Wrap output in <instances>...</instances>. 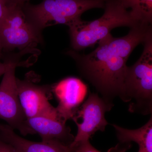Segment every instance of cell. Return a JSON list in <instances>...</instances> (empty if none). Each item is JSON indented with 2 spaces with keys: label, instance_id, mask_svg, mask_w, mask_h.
Wrapping results in <instances>:
<instances>
[{
  "label": "cell",
  "instance_id": "obj_19",
  "mask_svg": "<svg viewBox=\"0 0 152 152\" xmlns=\"http://www.w3.org/2000/svg\"><path fill=\"white\" fill-rule=\"evenodd\" d=\"M9 6L13 5H23L26 3L24 0H7Z\"/></svg>",
  "mask_w": 152,
  "mask_h": 152
},
{
  "label": "cell",
  "instance_id": "obj_7",
  "mask_svg": "<svg viewBox=\"0 0 152 152\" xmlns=\"http://www.w3.org/2000/svg\"><path fill=\"white\" fill-rule=\"evenodd\" d=\"M114 106L113 102L100 97L98 93H90L88 97L81 106L79 107L73 120L82 119V122H75L77 126V133L71 144L89 139L96 132H104L108 123L105 115Z\"/></svg>",
  "mask_w": 152,
  "mask_h": 152
},
{
  "label": "cell",
  "instance_id": "obj_14",
  "mask_svg": "<svg viewBox=\"0 0 152 152\" xmlns=\"http://www.w3.org/2000/svg\"><path fill=\"white\" fill-rule=\"evenodd\" d=\"M70 146L74 152H101L91 145L89 140L71 144Z\"/></svg>",
  "mask_w": 152,
  "mask_h": 152
},
{
  "label": "cell",
  "instance_id": "obj_9",
  "mask_svg": "<svg viewBox=\"0 0 152 152\" xmlns=\"http://www.w3.org/2000/svg\"><path fill=\"white\" fill-rule=\"evenodd\" d=\"M85 85L77 78L69 77L53 85V92L58 102L56 109L60 118L66 122L73 119L82 102Z\"/></svg>",
  "mask_w": 152,
  "mask_h": 152
},
{
  "label": "cell",
  "instance_id": "obj_20",
  "mask_svg": "<svg viewBox=\"0 0 152 152\" xmlns=\"http://www.w3.org/2000/svg\"><path fill=\"white\" fill-rule=\"evenodd\" d=\"M24 1L26 3L27 2H28V1H29V0H24Z\"/></svg>",
  "mask_w": 152,
  "mask_h": 152
},
{
  "label": "cell",
  "instance_id": "obj_21",
  "mask_svg": "<svg viewBox=\"0 0 152 152\" xmlns=\"http://www.w3.org/2000/svg\"><path fill=\"white\" fill-rule=\"evenodd\" d=\"M72 152H74L73 151L72 149Z\"/></svg>",
  "mask_w": 152,
  "mask_h": 152
},
{
  "label": "cell",
  "instance_id": "obj_2",
  "mask_svg": "<svg viewBox=\"0 0 152 152\" xmlns=\"http://www.w3.org/2000/svg\"><path fill=\"white\" fill-rule=\"evenodd\" d=\"M104 12L99 18L92 21H80L69 27L71 46L78 51L92 47L111 34L115 28L134 27L142 25L132 16L119 0H107Z\"/></svg>",
  "mask_w": 152,
  "mask_h": 152
},
{
  "label": "cell",
  "instance_id": "obj_1",
  "mask_svg": "<svg viewBox=\"0 0 152 152\" xmlns=\"http://www.w3.org/2000/svg\"><path fill=\"white\" fill-rule=\"evenodd\" d=\"M151 35L152 25H141L131 28L123 37L115 38L110 34L88 54H80L73 50L66 54L75 60L81 75L96 88L102 97L113 102L116 97L122 99L129 57Z\"/></svg>",
  "mask_w": 152,
  "mask_h": 152
},
{
  "label": "cell",
  "instance_id": "obj_11",
  "mask_svg": "<svg viewBox=\"0 0 152 152\" xmlns=\"http://www.w3.org/2000/svg\"><path fill=\"white\" fill-rule=\"evenodd\" d=\"M26 123L34 134H39L42 141L58 140L70 145L75 138L70 128L61 120L38 116L27 119Z\"/></svg>",
  "mask_w": 152,
  "mask_h": 152
},
{
  "label": "cell",
  "instance_id": "obj_4",
  "mask_svg": "<svg viewBox=\"0 0 152 152\" xmlns=\"http://www.w3.org/2000/svg\"><path fill=\"white\" fill-rule=\"evenodd\" d=\"M143 44L140 58L127 68L122 100L130 103L131 113L147 115L152 112V35Z\"/></svg>",
  "mask_w": 152,
  "mask_h": 152
},
{
  "label": "cell",
  "instance_id": "obj_6",
  "mask_svg": "<svg viewBox=\"0 0 152 152\" xmlns=\"http://www.w3.org/2000/svg\"><path fill=\"white\" fill-rule=\"evenodd\" d=\"M19 65L18 61H14L3 75L0 84V119L23 135L34 134L27 124L19 100L15 74L16 68Z\"/></svg>",
  "mask_w": 152,
  "mask_h": 152
},
{
  "label": "cell",
  "instance_id": "obj_12",
  "mask_svg": "<svg viewBox=\"0 0 152 152\" xmlns=\"http://www.w3.org/2000/svg\"><path fill=\"white\" fill-rule=\"evenodd\" d=\"M113 126L120 143L135 142L139 146L138 152H152V116L145 124L137 129H128L115 124Z\"/></svg>",
  "mask_w": 152,
  "mask_h": 152
},
{
  "label": "cell",
  "instance_id": "obj_18",
  "mask_svg": "<svg viewBox=\"0 0 152 152\" xmlns=\"http://www.w3.org/2000/svg\"><path fill=\"white\" fill-rule=\"evenodd\" d=\"M14 61L8 60L2 62L0 61V77L4 75Z\"/></svg>",
  "mask_w": 152,
  "mask_h": 152
},
{
  "label": "cell",
  "instance_id": "obj_15",
  "mask_svg": "<svg viewBox=\"0 0 152 152\" xmlns=\"http://www.w3.org/2000/svg\"><path fill=\"white\" fill-rule=\"evenodd\" d=\"M130 146V143H120L114 148L110 149L107 152H126Z\"/></svg>",
  "mask_w": 152,
  "mask_h": 152
},
{
  "label": "cell",
  "instance_id": "obj_13",
  "mask_svg": "<svg viewBox=\"0 0 152 152\" xmlns=\"http://www.w3.org/2000/svg\"><path fill=\"white\" fill-rule=\"evenodd\" d=\"M126 9H130L134 18L142 25H152V0H119Z\"/></svg>",
  "mask_w": 152,
  "mask_h": 152
},
{
  "label": "cell",
  "instance_id": "obj_10",
  "mask_svg": "<svg viewBox=\"0 0 152 152\" xmlns=\"http://www.w3.org/2000/svg\"><path fill=\"white\" fill-rule=\"evenodd\" d=\"M8 125L0 124V139L18 152H72L70 146L58 140L35 142L18 135Z\"/></svg>",
  "mask_w": 152,
  "mask_h": 152
},
{
  "label": "cell",
  "instance_id": "obj_3",
  "mask_svg": "<svg viewBox=\"0 0 152 152\" xmlns=\"http://www.w3.org/2000/svg\"><path fill=\"white\" fill-rule=\"evenodd\" d=\"M107 0H43L37 5L25 3L23 10L28 21L38 30L57 24L69 27L81 20L91 9L104 7Z\"/></svg>",
  "mask_w": 152,
  "mask_h": 152
},
{
  "label": "cell",
  "instance_id": "obj_17",
  "mask_svg": "<svg viewBox=\"0 0 152 152\" xmlns=\"http://www.w3.org/2000/svg\"><path fill=\"white\" fill-rule=\"evenodd\" d=\"M0 152H18L16 150L5 142L0 139Z\"/></svg>",
  "mask_w": 152,
  "mask_h": 152
},
{
  "label": "cell",
  "instance_id": "obj_8",
  "mask_svg": "<svg viewBox=\"0 0 152 152\" xmlns=\"http://www.w3.org/2000/svg\"><path fill=\"white\" fill-rule=\"evenodd\" d=\"M17 84L19 100L26 119L42 116L64 121L60 118L56 108L49 102L53 86H38L31 81L18 78Z\"/></svg>",
  "mask_w": 152,
  "mask_h": 152
},
{
  "label": "cell",
  "instance_id": "obj_5",
  "mask_svg": "<svg viewBox=\"0 0 152 152\" xmlns=\"http://www.w3.org/2000/svg\"><path fill=\"white\" fill-rule=\"evenodd\" d=\"M23 6H9L0 23V43L3 50H24L42 42L41 31L28 21Z\"/></svg>",
  "mask_w": 152,
  "mask_h": 152
},
{
  "label": "cell",
  "instance_id": "obj_16",
  "mask_svg": "<svg viewBox=\"0 0 152 152\" xmlns=\"http://www.w3.org/2000/svg\"><path fill=\"white\" fill-rule=\"evenodd\" d=\"M9 6L7 0H0V23L6 15Z\"/></svg>",
  "mask_w": 152,
  "mask_h": 152
}]
</instances>
